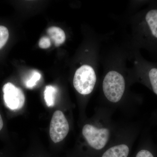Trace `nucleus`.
I'll list each match as a JSON object with an SVG mask.
<instances>
[{"label": "nucleus", "mask_w": 157, "mask_h": 157, "mask_svg": "<svg viewBox=\"0 0 157 157\" xmlns=\"http://www.w3.org/2000/svg\"><path fill=\"white\" fill-rule=\"evenodd\" d=\"M130 152V147L127 144H121L106 150L100 157H128Z\"/></svg>", "instance_id": "7"}, {"label": "nucleus", "mask_w": 157, "mask_h": 157, "mask_svg": "<svg viewBox=\"0 0 157 157\" xmlns=\"http://www.w3.org/2000/svg\"><path fill=\"white\" fill-rule=\"evenodd\" d=\"M41 75L37 71H33L29 79L25 82L26 86L28 88H33L36 84L37 82L39 81L41 78Z\"/></svg>", "instance_id": "11"}, {"label": "nucleus", "mask_w": 157, "mask_h": 157, "mask_svg": "<svg viewBox=\"0 0 157 157\" xmlns=\"http://www.w3.org/2000/svg\"><path fill=\"white\" fill-rule=\"evenodd\" d=\"M39 45L40 48L45 49L49 48L51 45V41L48 37H42L39 40Z\"/></svg>", "instance_id": "13"}, {"label": "nucleus", "mask_w": 157, "mask_h": 157, "mask_svg": "<svg viewBox=\"0 0 157 157\" xmlns=\"http://www.w3.org/2000/svg\"><path fill=\"white\" fill-rule=\"evenodd\" d=\"M56 88L52 86H47L44 91V99L48 107H52L55 103Z\"/></svg>", "instance_id": "9"}, {"label": "nucleus", "mask_w": 157, "mask_h": 157, "mask_svg": "<svg viewBox=\"0 0 157 157\" xmlns=\"http://www.w3.org/2000/svg\"><path fill=\"white\" fill-rule=\"evenodd\" d=\"M135 157H154L151 152L146 149L140 150L137 152Z\"/></svg>", "instance_id": "14"}, {"label": "nucleus", "mask_w": 157, "mask_h": 157, "mask_svg": "<svg viewBox=\"0 0 157 157\" xmlns=\"http://www.w3.org/2000/svg\"><path fill=\"white\" fill-rule=\"evenodd\" d=\"M70 130L69 123L66 117L60 110L53 113L51 121L49 134L54 143L60 142L67 137Z\"/></svg>", "instance_id": "5"}, {"label": "nucleus", "mask_w": 157, "mask_h": 157, "mask_svg": "<svg viewBox=\"0 0 157 157\" xmlns=\"http://www.w3.org/2000/svg\"><path fill=\"white\" fill-rule=\"evenodd\" d=\"M147 75L153 90L157 95V68H151Z\"/></svg>", "instance_id": "10"}, {"label": "nucleus", "mask_w": 157, "mask_h": 157, "mask_svg": "<svg viewBox=\"0 0 157 157\" xmlns=\"http://www.w3.org/2000/svg\"><path fill=\"white\" fill-rule=\"evenodd\" d=\"M9 37L8 29L4 26H0V49L6 45Z\"/></svg>", "instance_id": "12"}, {"label": "nucleus", "mask_w": 157, "mask_h": 157, "mask_svg": "<svg viewBox=\"0 0 157 157\" xmlns=\"http://www.w3.org/2000/svg\"><path fill=\"white\" fill-rule=\"evenodd\" d=\"M94 66L85 64L76 70L73 79V86L80 94L87 95L92 92L97 82Z\"/></svg>", "instance_id": "2"}, {"label": "nucleus", "mask_w": 157, "mask_h": 157, "mask_svg": "<svg viewBox=\"0 0 157 157\" xmlns=\"http://www.w3.org/2000/svg\"><path fill=\"white\" fill-rule=\"evenodd\" d=\"M132 40L147 34L157 40V9L149 10L141 21L132 20Z\"/></svg>", "instance_id": "3"}, {"label": "nucleus", "mask_w": 157, "mask_h": 157, "mask_svg": "<svg viewBox=\"0 0 157 157\" xmlns=\"http://www.w3.org/2000/svg\"><path fill=\"white\" fill-rule=\"evenodd\" d=\"M4 100L6 105L12 110L21 109L25 104V97L21 89L8 82L3 88Z\"/></svg>", "instance_id": "6"}, {"label": "nucleus", "mask_w": 157, "mask_h": 157, "mask_svg": "<svg viewBox=\"0 0 157 157\" xmlns=\"http://www.w3.org/2000/svg\"><path fill=\"white\" fill-rule=\"evenodd\" d=\"M116 51V50H115ZM117 50L107 58L104 63L106 69L102 82V90L109 102L117 103L123 98L126 89L124 71L129 52Z\"/></svg>", "instance_id": "1"}, {"label": "nucleus", "mask_w": 157, "mask_h": 157, "mask_svg": "<svg viewBox=\"0 0 157 157\" xmlns=\"http://www.w3.org/2000/svg\"><path fill=\"white\" fill-rule=\"evenodd\" d=\"M82 134L88 144L94 150L100 151L105 147L110 136L109 129L87 124L82 128Z\"/></svg>", "instance_id": "4"}, {"label": "nucleus", "mask_w": 157, "mask_h": 157, "mask_svg": "<svg viewBox=\"0 0 157 157\" xmlns=\"http://www.w3.org/2000/svg\"><path fill=\"white\" fill-rule=\"evenodd\" d=\"M3 127V121L2 118V116H1V114H0V131H1Z\"/></svg>", "instance_id": "15"}, {"label": "nucleus", "mask_w": 157, "mask_h": 157, "mask_svg": "<svg viewBox=\"0 0 157 157\" xmlns=\"http://www.w3.org/2000/svg\"><path fill=\"white\" fill-rule=\"evenodd\" d=\"M47 33L51 41H52L55 45L59 46L65 42L66 34L63 29L57 27H51L47 30Z\"/></svg>", "instance_id": "8"}]
</instances>
